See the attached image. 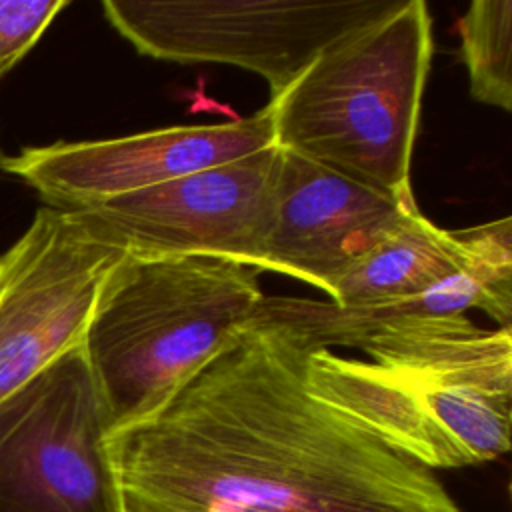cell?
I'll list each match as a JSON object with an SVG mask.
<instances>
[{
  "label": "cell",
  "mask_w": 512,
  "mask_h": 512,
  "mask_svg": "<svg viewBox=\"0 0 512 512\" xmlns=\"http://www.w3.org/2000/svg\"><path fill=\"white\" fill-rule=\"evenodd\" d=\"M414 212V194L394 196L280 150L260 270L296 278L330 296L336 280Z\"/></svg>",
  "instance_id": "obj_10"
},
{
  "label": "cell",
  "mask_w": 512,
  "mask_h": 512,
  "mask_svg": "<svg viewBox=\"0 0 512 512\" xmlns=\"http://www.w3.org/2000/svg\"><path fill=\"white\" fill-rule=\"evenodd\" d=\"M400 0H106L110 26L138 54L178 64H228L270 86V100L334 40Z\"/></svg>",
  "instance_id": "obj_5"
},
{
  "label": "cell",
  "mask_w": 512,
  "mask_h": 512,
  "mask_svg": "<svg viewBox=\"0 0 512 512\" xmlns=\"http://www.w3.org/2000/svg\"><path fill=\"white\" fill-rule=\"evenodd\" d=\"M0 156H2V154H0Z\"/></svg>",
  "instance_id": "obj_15"
},
{
  "label": "cell",
  "mask_w": 512,
  "mask_h": 512,
  "mask_svg": "<svg viewBox=\"0 0 512 512\" xmlns=\"http://www.w3.org/2000/svg\"><path fill=\"white\" fill-rule=\"evenodd\" d=\"M274 144L268 106L222 124L168 126L132 136L52 142L0 156V170L20 178L46 206L90 208L156 184L218 166Z\"/></svg>",
  "instance_id": "obj_9"
},
{
  "label": "cell",
  "mask_w": 512,
  "mask_h": 512,
  "mask_svg": "<svg viewBox=\"0 0 512 512\" xmlns=\"http://www.w3.org/2000/svg\"><path fill=\"white\" fill-rule=\"evenodd\" d=\"M68 0H0V80L36 46Z\"/></svg>",
  "instance_id": "obj_14"
},
{
  "label": "cell",
  "mask_w": 512,
  "mask_h": 512,
  "mask_svg": "<svg viewBox=\"0 0 512 512\" xmlns=\"http://www.w3.org/2000/svg\"><path fill=\"white\" fill-rule=\"evenodd\" d=\"M128 254L90 210H36L0 254V406L82 346L102 288Z\"/></svg>",
  "instance_id": "obj_6"
},
{
  "label": "cell",
  "mask_w": 512,
  "mask_h": 512,
  "mask_svg": "<svg viewBox=\"0 0 512 512\" xmlns=\"http://www.w3.org/2000/svg\"><path fill=\"white\" fill-rule=\"evenodd\" d=\"M478 308L510 326L512 314V218L476 224L468 260L424 292L374 308L342 310L332 302L296 296H264L256 320L288 326L314 346L362 348L378 332L424 318L462 316Z\"/></svg>",
  "instance_id": "obj_11"
},
{
  "label": "cell",
  "mask_w": 512,
  "mask_h": 512,
  "mask_svg": "<svg viewBox=\"0 0 512 512\" xmlns=\"http://www.w3.org/2000/svg\"><path fill=\"white\" fill-rule=\"evenodd\" d=\"M432 62L424 0H400L328 44L268 102L274 146L394 196L410 164Z\"/></svg>",
  "instance_id": "obj_4"
},
{
  "label": "cell",
  "mask_w": 512,
  "mask_h": 512,
  "mask_svg": "<svg viewBox=\"0 0 512 512\" xmlns=\"http://www.w3.org/2000/svg\"><path fill=\"white\" fill-rule=\"evenodd\" d=\"M314 348L254 320L106 450L124 512H462L434 470L316 396Z\"/></svg>",
  "instance_id": "obj_1"
},
{
  "label": "cell",
  "mask_w": 512,
  "mask_h": 512,
  "mask_svg": "<svg viewBox=\"0 0 512 512\" xmlns=\"http://www.w3.org/2000/svg\"><path fill=\"white\" fill-rule=\"evenodd\" d=\"M260 274L212 256L128 254L114 268L82 342L110 432L158 410L256 320Z\"/></svg>",
  "instance_id": "obj_3"
},
{
  "label": "cell",
  "mask_w": 512,
  "mask_h": 512,
  "mask_svg": "<svg viewBox=\"0 0 512 512\" xmlns=\"http://www.w3.org/2000/svg\"><path fill=\"white\" fill-rule=\"evenodd\" d=\"M278 164L270 144L84 210L134 256H212L260 270Z\"/></svg>",
  "instance_id": "obj_8"
},
{
  "label": "cell",
  "mask_w": 512,
  "mask_h": 512,
  "mask_svg": "<svg viewBox=\"0 0 512 512\" xmlns=\"http://www.w3.org/2000/svg\"><path fill=\"white\" fill-rule=\"evenodd\" d=\"M346 358L314 346L310 390L418 464L464 468L510 450L512 330L462 316L390 326Z\"/></svg>",
  "instance_id": "obj_2"
},
{
  "label": "cell",
  "mask_w": 512,
  "mask_h": 512,
  "mask_svg": "<svg viewBox=\"0 0 512 512\" xmlns=\"http://www.w3.org/2000/svg\"><path fill=\"white\" fill-rule=\"evenodd\" d=\"M474 100L512 110V0H474L458 20Z\"/></svg>",
  "instance_id": "obj_13"
},
{
  "label": "cell",
  "mask_w": 512,
  "mask_h": 512,
  "mask_svg": "<svg viewBox=\"0 0 512 512\" xmlns=\"http://www.w3.org/2000/svg\"><path fill=\"white\" fill-rule=\"evenodd\" d=\"M474 244L476 226L442 230L418 210L362 254L336 280L328 298L336 308L360 310L420 294L460 268Z\"/></svg>",
  "instance_id": "obj_12"
},
{
  "label": "cell",
  "mask_w": 512,
  "mask_h": 512,
  "mask_svg": "<svg viewBox=\"0 0 512 512\" xmlns=\"http://www.w3.org/2000/svg\"><path fill=\"white\" fill-rule=\"evenodd\" d=\"M108 434L78 346L0 406V512H124Z\"/></svg>",
  "instance_id": "obj_7"
}]
</instances>
